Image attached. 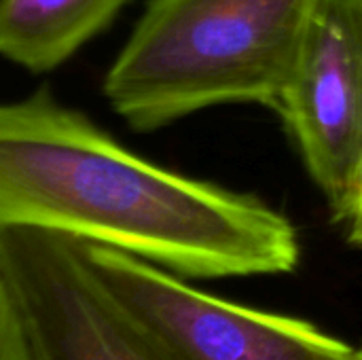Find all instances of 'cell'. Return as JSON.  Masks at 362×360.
Returning a JSON list of instances; mask_svg holds the SVG:
<instances>
[{
  "mask_svg": "<svg viewBox=\"0 0 362 360\" xmlns=\"http://www.w3.org/2000/svg\"><path fill=\"white\" fill-rule=\"evenodd\" d=\"M34 229L178 278L291 274L295 225L261 199L161 168L49 89L0 102V231Z\"/></svg>",
  "mask_w": 362,
  "mask_h": 360,
  "instance_id": "cell-1",
  "label": "cell"
},
{
  "mask_svg": "<svg viewBox=\"0 0 362 360\" xmlns=\"http://www.w3.org/2000/svg\"><path fill=\"white\" fill-rule=\"evenodd\" d=\"M320 0H146L104 76L110 108L155 132L221 104L278 108Z\"/></svg>",
  "mask_w": 362,
  "mask_h": 360,
  "instance_id": "cell-2",
  "label": "cell"
},
{
  "mask_svg": "<svg viewBox=\"0 0 362 360\" xmlns=\"http://www.w3.org/2000/svg\"><path fill=\"white\" fill-rule=\"evenodd\" d=\"M78 250L102 291L176 360L354 359L356 348L308 320L214 297L112 248Z\"/></svg>",
  "mask_w": 362,
  "mask_h": 360,
  "instance_id": "cell-3",
  "label": "cell"
},
{
  "mask_svg": "<svg viewBox=\"0 0 362 360\" xmlns=\"http://www.w3.org/2000/svg\"><path fill=\"white\" fill-rule=\"evenodd\" d=\"M0 274L30 360H176L102 291L74 240L0 231Z\"/></svg>",
  "mask_w": 362,
  "mask_h": 360,
  "instance_id": "cell-4",
  "label": "cell"
},
{
  "mask_svg": "<svg viewBox=\"0 0 362 360\" xmlns=\"http://www.w3.org/2000/svg\"><path fill=\"white\" fill-rule=\"evenodd\" d=\"M276 112L344 223L362 157V0H320Z\"/></svg>",
  "mask_w": 362,
  "mask_h": 360,
  "instance_id": "cell-5",
  "label": "cell"
},
{
  "mask_svg": "<svg viewBox=\"0 0 362 360\" xmlns=\"http://www.w3.org/2000/svg\"><path fill=\"white\" fill-rule=\"evenodd\" d=\"M132 0H0V57L34 74L66 64Z\"/></svg>",
  "mask_w": 362,
  "mask_h": 360,
  "instance_id": "cell-6",
  "label": "cell"
},
{
  "mask_svg": "<svg viewBox=\"0 0 362 360\" xmlns=\"http://www.w3.org/2000/svg\"><path fill=\"white\" fill-rule=\"evenodd\" d=\"M0 360H30L23 331L2 274H0Z\"/></svg>",
  "mask_w": 362,
  "mask_h": 360,
  "instance_id": "cell-7",
  "label": "cell"
},
{
  "mask_svg": "<svg viewBox=\"0 0 362 360\" xmlns=\"http://www.w3.org/2000/svg\"><path fill=\"white\" fill-rule=\"evenodd\" d=\"M344 225H346V233H348L350 244L362 248V157L361 163H358V170H356L352 197H350V206H348Z\"/></svg>",
  "mask_w": 362,
  "mask_h": 360,
  "instance_id": "cell-8",
  "label": "cell"
},
{
  "mask_svg": "<svg viewBox=\"0 0 362 360\" xmlns=\"http://www.w3.org/2000/svg\"><path fill=\"white\" fill-rule=\"evenodd\" d=\"M352 360H362V348H356V350H354V359Z\"/></svg>",
  "mask_w": 362,
  "mask_h": 360,
  "instance_id": "cell-9",
  "label": "cell"
}]
</instances>
